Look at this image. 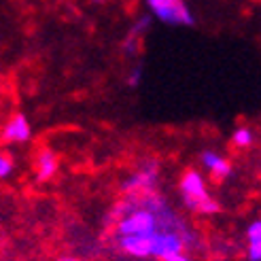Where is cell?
<instances>
[{"instance_id": "6da1fadb", "label": "cell", "mask_w": 261, "mask_h": 261, "mask_svg": "<svg viewBox=\"0 0 261 261\" xmlns=\"http://www.w3.org/2000/svg\"><path fill=\"white\" fill-rule=\"evenodd\" d=\"M180 193L185 200L187 208L200 213V215H217L221 211V206L215 198H211V193L206 189L204 176L198 170H189L182 174L180 178Z\"/></svg>"}, {"instance_id": "7a4b0ae2", "label": "cell", "mask_w": 261, "mask_h": 261, "mask_svg": "<svg viewBox=\"0 0 261 261\" xmlns=\"http://www.w3.org/2000/svg\"><path fill=\"white\" fill-rule=\"evenodd\" d=\"M145 5L162 23H170V25L193 23V13L185 0H145Z\"/></svg>"}, {"instance_id": "3957f363", "label": "cell", "mask_w": 261, "mask_h": 261, "mask_svg": "<svg viewBox=\"0 0 261 261\" xmlns=\"http://www.w3.org/2000/svg\"><path fill=\"white\" fill-rule=\"evenodd\" d=\"M187 244V236L180 231L172 229H158L151 236V257L166 261L168 257H172L176 253H182Z\"/></svg>"}, {"instance_id": "277c9868", "label": "cell", "mask_w": 261, "mask_h": 261, "mask_svg": "<svg viewBox=\"0 0 261 261\" xmlns=\"http://www.w3.org/2000/svg\"><path fill=\"white\" fill-rule=\"evenodd\" d=\"M155 182H158V164H147L142 170H138V172H134L132 176H129L121 185V189L127 195L151 193Z\"/></svg>"}, {"instance_id": "5b68a950", "label": "cell", "mask_w": 261, "mask_h": 261, "mask_svg": "<svg viewBox=\"0 0 261 261\" xmlns=\"http://www.w3.org/2000/svg\"><path fill=\"white\" fill-rule=\"evenodd\" d=\"M32 138V125L28 121V117L17 113L7 121L3 129V140L7 142H28Z\"/></svg>"}, {"instance_id": "8992f818", "label": "cell", "mask_w": 261, "mask_h": 261, "mask_svg": "<svg viewBox=\"0 0 261 261\" xmlns=\"http://www.w3.org/2000/svg\"><path fill=\"white\" fill-rule=\"evenodd\" d=\"M151 236H119V249L132 257H151Z\"/></svg>"}, {"instance_id": "52a82bcc", "label": "cell", "mask_w": 261, "mask_h": 261, "mask_svg": "<svg viewBox=\"0 0 261 261\" xmlns=\"http://www.w3.org/2000/svg\"><path fill=\"white\" fill-rule=\"evenodd\" d=\"M200 162L208 172H213L215 178H227L231 174V164L223 158V155H219L215 151H204L200 155Z\"/></svg>"}, {"instance_id": "ba28073f", "label": "cell", "mask_w": 261, "mask_h": 261, "mask_svg": "<svg viewBox=\"0 0 261 261\" xmlns=\"http://www.w3.org/2000/svg\"><path fill=\"white\" fill-rule=\"evenodd\" d=\"M58 172V155L51 149H41L36 155V176L38 180H49Z\"/></svg>"}, {"instance_id": "9c48e42d", "label": "cell", "mask_w": 261, "mask_h": 261, "mask_svg": "<svg viewBox=\"0 0 261 261\" xmlns=\"http://www.w3.org/2000/svg\"><path fill=\"white\" fill-rule=\"evenodd\" d=\"M231 142L238 149H249V147H253V142H255V132H253L249 125H240V127L233 129Z\"/></svg>"}, {"instance_id": "30bf717a", "label": "cell", "mask_w": 261, "mask_h": 261, "mask_svg": "<svg viewBox=\"0 0 261 261\" xmlns=\"http://www.w3.org/2000/svg\"><path fill=\"white\" fill-rule=\"evenodd\" d=\"M246 240H249V244H261V221L259 219H255L249 225V229H246Z\"/></svg>"}, {"instance_id": "8fae6325", "label": "cell", "mask_w": 261, "mask_h": 261, "mask_svg": "<svg viewBox=\"0 0 261 261\" xmlns=\"http://www.w3.org/2000/svg\"><path fill=\"white\" fill-rule=\"evenodd\" d=\"M11 172H13V160L9 158L7 153L0 151V178L11 176Z\"/></svg>"}, {"instance_id": "7c38bea8", "label": "cell", "mask_w": 261, "mask_h": 261, "mask_svg": "<svg viewBox=\"0 0 261 261\" xmlns=\"http://www.w3.org/2000/svg\"><path fill=\"white\" fill-rule=\"evenodd\" d=\"M149 23H151V17H142L132 30H129V36L127 38H136V36H140L142 32H145L147 28H149Z\"/></svg>"}, {"instance_id": "4fadbf2b", "label": "cell", "mask_w": 261, "mask_h": 261, "mask_svg": "<svg viewBox=\"0 0 261 261\" xmlns=\"http://www.w3.org/2000/svg\"><path fill=\"white\" fill-rule=\"evenodd\" d=\"M140 81H142V68L138 66V68L132 70V74L127 76V85H129V87H138Z\"/></svg>"}, {"instance_id": "5bb4252c", "label": "cell", "mask_w": 261, "mask_h": 261, "mask_svg": "<svg viewBox=\"0 0 261 261\" xmlns=\"http://www.w3.org/2000/svg\"><path fill=\"white\" fill-rule=\"evenodd\" d=\"M249 261H261V244H249Z\"/></svg>"}, {"instance_id": "9a60e30c", "label": "cell", "mask_w": 261, "mask_h": 261, "mask_svg": "<svg viewBox=\"0 0 261 261\" xmlns=\"http://www.w3.org/2000/svg\"><path fill=\"white\" fill-rule=\"evenodd\" d=\"M166 261H191L187 255H182V253H176V255H172V257H168Z\"/></svg>"}, {"instance_id": "2e32d148", "label": "cell", "mask_w": 261, "mask_h": 261, "mask_svg": "<svg viewBox=\"0 0 261 261\" xmlns=\"http://www.w3.org/2000/svg\"><path fill=\"white\" fill-rule=\"evenodd\" d=\"M62 261H74V259H72V257H64Z\"/></svg>"}]
</instances>
